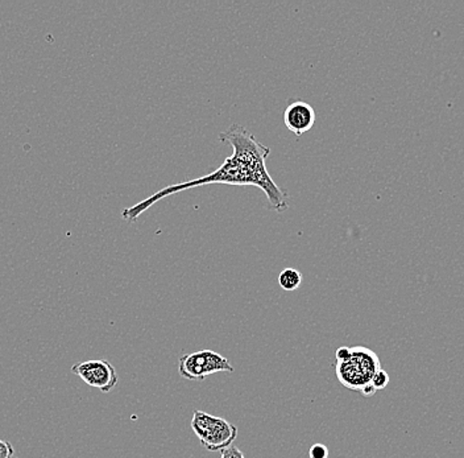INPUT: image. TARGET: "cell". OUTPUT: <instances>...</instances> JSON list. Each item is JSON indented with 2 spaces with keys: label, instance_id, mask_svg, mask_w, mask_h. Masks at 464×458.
<instances>
[{
  "label": "cell",
  "instance_id": "obj_7",
  "mask_svg": "<svg viewBox=\"0 0 464 458\" xmlns=\"http://www.w3.org/2000/svg\"><path fill=\"white\" fill-rule=\"evenodd\" d=\"M303 283V274L295 268H285L278 275V284L284 291H295Z\"/></svg>",
  "mask_w": 464,
  "mask_h": 458
},
{
  "label": "cell",
  "instance_id": "obj_6",
  "mask_svg": "<svg viewBox=\"0 0 464 458\" xmlns=\"http://www.w3.org/2000/svg\"><path fill=\"white\" fill-rule=\"evenodd\" d=\"M315 119H317L315 110L313 109L312 104L304 102V101H295V102L289 103L284 112V123H285L286 129L298 138L313 129Z\"/></svg>",
  "mask_w": 464,
  "mask_h": 458
},
{
  "label": "cell",
  "instance_id": "obj_3",
  "mask_svg": "<svg viewBox=\"0 0 464 458\" xmlns=\"http://www.w3.org/2000/svg\"><path fill=\"white\" fill-rule=\"evenodd\" d=\"M191 429L202 445L210 452L230 448L237 437V427L230 422L199 410L193 413Z\"/></svg>",
  "mask_w": 464,
  "mask_h": 458
},
{
  "label": "cell",
  "instance_id": "obj_10",
  "mask_svg": "<svg viewBox=\"0 0 464 458\" xmlns=\"http://www.w3.org/2000/svg\"><path fill=\"white\" fill-rule=\"evenodd\" d=\"M220 458H246L245 453L237 446L231 445L230 448L222 451Z\"/></svg>",
  "mask_w": 464,
  "mask_h": 458
},
{
  "label": "cell",
  "instance_id": "obj_4",
  "mask_svg": "<svg viewBox=\"0 0 464 458\" xmlns=\"http://www.w3.org/2000/svg\"><path fill=\"white\" fill-rule=\"evenodd\" d=\"M179 373L188 381L202 382L217 373H234V366L219 353L213 350H199L179 358Z\"/></svg>",
  "mask_w": 464,
  "mask_h": 458
},
{
  "label": "cell",
  "instance_id": "obj_9",
  "mask_svg": "<svg viewBox=\"0 0 464 458\" xmlns=\"http://www.w3.org/2000/svg\"><path fill=\"white\" fill-rule=\"evenodd\" d=\"M329 449L324 443H314L309 451V458H329Z\"/></svg>",
  "mask_w": 464,
  "mask_h": 458
},
{
  "label": "cell",
  "instance_id": "obj_5",
  "mask_svg": "<svg viewBox=\"0 0 464 458\" xmlns=\"http://www.w3.org/2000/svg\"><path fill=\"white\" fill-rule=\"evenodd\" d=\"M72 373L80 376L90 387L107 394L114 390L119 382L115 367L106 359H89L72 366Z\"/></svg>",
  "mask_w": 464,
  "mask_h": 458
},
{
  "label": "cell",
  "instance_id": "obj_8",
  "mask_svg": "<svg viewBox=\"0 0 464 458\" xmlns=\"http://www.w3.org/2000/svg\"><path fill=\"white\" fill-rule=\"evenodd\" d=\"M388 384H390V375H388L387 371L380 370L379 373L376 374L375 378H373V387H375L376 391L384 390Z\"/></svg>",
  "mask_w": 464,
  "mask_h": 458
},
{
  "label": "cell",
  "instance_id": "obj_2",
  "mask_svg": "<svg viewBox=\"0 0 464 458\" xmlns=\"http://www.w3.org/2000/svg\"><path fill=\"white\" fill-rule=\"evenodd\" d=\"M336 378L344 387L361 393L362 395H375L373 378L382 369L379 356L364 346L339 347L336 350Z\"/></svg>",
  "mask_w": 464,
  "mask_h": 458
},
{
  "label": "cell",
  "instance_id": "obj_1",
  "mask_svg": "<svg viewBox=\"0 0 464 458\" xmlns=\"http://www.w3.org/2000/svg\"><path fill=\"white\" fill-rule=\"evenodd\" d=\"M219 139L220 141L231 144L234 153L230 158L226 159L225 163L217 171L203 178L164 188L145 199L144 201L124 209L121 217L126 221L135 222L144 211L165 197L208 184L243 185V187L252 185V187L260 188L266 193L269 207L277 213H284L289 208V196L275 184L274 179L266 171V161L271 150L256 141V138L240 124H232L227 132L220 133Z\"/></svg>",
  "mask_w": 464,
  "mask_h": 458
},
{
  "label": "cell",
  "instance_id": "obj_11",
  "mask_svg": "<svg viewBox=\"0 0 464 458\" xmlns=\"http://www.w3.org/2000/svg\"><path fill=\"white\" fill-rule=\"evenodd\" d=\"M14 446L5 440H0V458H13Z\"/></svg>",
  "mask_w": 464,
  "mask_h": 458
}]
</instances>
